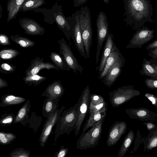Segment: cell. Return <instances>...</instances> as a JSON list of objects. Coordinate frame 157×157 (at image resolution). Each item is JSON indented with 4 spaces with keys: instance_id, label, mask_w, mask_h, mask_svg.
Here are the masks:
<instances>
[{
    "instance_id": "obj_35",
    "label": "cell",
    "mask_w": 157,
    "mask_h": 157,
    "mask_svg": "<svg viewBox=\"0 0 157 157\" xmlns=\"http://www.w3.org/2000/svg\"><path fill=\"white\" fill-rule=\"evenodd\" d=\"M15 116L13 113H6L2 115L0 120V125L5 126L14 123Z\"/></svg>"
},
{
    "instance_id": "obj_3",
    "label": "cell",
    "mask_w": 157,
    "mask_h": 157,
    "mask_svg": "<svg viewBox=\"0 0 157 157\" xmlns=\"http://www.w3.org/2000/svg\"><path fill=\"white\" fill-rule=\"evenodd\" d=\"M103 118L95 124L86 132L82 133L76 143V148L86 150L94 147L99 143L101 136Z\"/></svg>"
},
{
    "instance_id": "obj_13",
    "label": "cell",
    "mask_w": 157,
    "mask_h": 157,
    "mask_svg": "<svg viewBox=\"0 0 157 157\" xmlns=\"http://www.w3.org/2000/svg\"><path fill=\"white\" fill-rule=\"evenodd\" d=\"M129 117L142 121H155L157 120V114L144 108H129L125 109Z\"/></svg>"
},
{
    "instance_id": "obj_15",
    "label": "cell",
    "mask_w": 157,
    "mask_h": 157,
    "mask_svg": "<svg viewBox=\"0 0 157 157\" xmlns=\"http://www.w3.org/2000/svg\"><path fill=\"white\" fill-rule=\"evenodd\" d=\"M125 60L119 49L115 44L107 59L104 69L99 74L98 78L103 79L110 68L115 64Z\"/></svg>"
},
{
    "instance_id": "obj_7",
    "label": "cell",
    "mask_w": 157,
    "mask_h": 157,
    "mask_svg": "<svg viewBox=\"0 0 157 157\" xmlns=\"http://www.w3.org/2000/svg\"><path fill=\"white\" fill-rule=\"evenodd\" d=\"M97 43L95 56V63L97 64L99 61L100 51L104 42L106 39L108 34L109 24L107 17L103 11L98 14L97 20Z\"/></svg>"
},
{
    "instance_id": "obj_40",
    "label": "cell",
    "mask_w": 157,
    "mask_h": 157,
    "mask_svg": "<svg viewBox=\"0 0 157 157\" xmlns=\"http://www.w3.org/2000/svg\"><path fill=\"white\" fill-rule=\"evenodd\" d=\"M144 83L148 88L151 89L157 88V79L151 78H147Z\"/></svg>"
},
{
    "instance_id": "obj_27",
    "label": "cell",
    "mask_w": 157,
    "mask_h": 157,
    "mask_svg": "<svg viewBox=\"0 0 157 157\" xmlns=\"http://www.w3.org/2000/svg\"><path fill=\"white\" fill-rule=\"evenodd\" d=\"M134 137L133 132L130 131L125 136L118 153V157H124L133 142Z\"/></svg>"
},
{
    "instance_id": "obj_10",
    "label": "cell",
    "mask_w": 157,
    "mask_h": 157,
    "mask_svg": "<svg viewBox=\"0 0 157 157\" xmlns=\"http://www.w3.org/2000/svg\"><path fill=\"white\" fill-rule=\"evenodd\" d=\"M154 29H150L146 26L137 30L126 47V48H141L154 37Z\"/></svg>"
},
{
    "instance_id": "obj_36",
    "label": "cell",
    "mask_w": 157,
    "mask_h": 157,
    "mask_svg": "<svg viewBox=\"0 0 157 157\" xmlns=\"http://www.w3.org/2000/svg\"><path fill=\"white\" fill-rule=\"evenodd\" d=\"M30 151L23 148H16L12 151L10 154V157H29Z\"/></svg>"
},
{
    "instance_id": "obj_6",
    "label": "cell",
    "mask_w": 157,
    "mask_h": 157,
    "mask_svg": "<svg viewBox=\"0 0 157 157\" xmlns=\"http://www.w3.org/2000/svg\"><path fill=\"white\" fill-rule=\"evenodd\" d=\"M66 19L72 31L73 40L77 49L81 55L86 58L84 44L81 29L79 20V10H77L71 17Z\"/></svg>"
},
{
    "instance_id": "obj_8",
    "label": "cell",
    "mask_w": 157,
    "mask_h": 157,
    "mask_svg": "<svg viewBox=\"0 0 157 157\" xmlns=\"http://www.w3.org/2000/svg\"><path fill=\"white\" fill-rule=\"evenodd\" d=\"M90 94V88L87 85L82 91L78 101L79 105L77 111L78 118L75 128V136L78 135L82 123L87 113Z\"/></svg>"
},
{
    "instance_id": "obj_50",
    "label": "cell",
    "mask_w": 157,
    "mask_h": 157,
    "mask_svg": "<svg viewBox=\"0 0 157 157\" xmlns=\"http://www.w3.org/2000/svg\"><path fill=\"white\" fill-rule=\"evenodd\" d=\"M2 8L1 6V5L0 6V18L2 17Z\"/></svg>"
},
{
    "instance_id": "obj_19",
    "label": "cell",
    "mask_w": 157,
    "mask_h": 157,
    "mask_svg": "<svg viewBox=\"0 0 157 157\" xmlns=\"http://www.w3.org/2000/svg\"><path fill=\"white\" fill-rule=\"evenodd\" d=\"M64 91L60 82L55 81L48 86L41 96L54 98H59L63 96Z\"/></svg>"
},
{
    "instance_id": "obj_43",
    "label": "cell",
    "mask_w": 157,
    "mask_h": 157,
    "mask_svg": "<svg viewBox=\"0 0 157 157\" xmlns=\"http://www.w3.org/2000/svg\"><path fill=\"white\" fill-rule=\"evenodd\" d=\"M147 55L153 60H157V47L148 50Z\"/></svg>"
},
{
    "instance_id": "obj_14",
    "label": "cell",
    "mask_w": 157,
    "mask_h": 157,
    "mask_svg": "<svg viewBox=\"0 0 157 157\" xmlns=\"http://www.w3.org/2000/svg\"><path fill=\"white\" fill-rule=\"evenodd\" d=\"M43 69L59 70V68L55 64L48 62H45L43 58L36 57L31 60L30 65L25 71V75L37 74Z\"/></svg>"
},
{
    "instance_id": "obj_5",
    "label": "cell",
    "mask_w": 157,
    "mask_h": 157,
    "mask_svg": "<svg viewBox=\"0 0 157 157\" xmlns=\"http://www.w3.org/2000/svg\"><path fill=\"white\" fill-rule=\"evenodd\" d=\"M140 94V92L132 85L123 86L109 93V101L113 107L117 108Z\"/></svg>"
},
{
    "instance_id": "obj_9",
    "label": "cell",
    "mask_w": 157,
    "mask_h": 157,
    "mask_svg": "<svg viewBox=\"0 0 157 157\" xmlns=\"http://www.w3.org/2000/svg\"><path fill=\"white\" fill-rule=\"evenodd\" d=\"M57 41L59 44V54L62 56L71 69L75 73H76L78 71L82 74L84 68L79 63L69 46L63 38L58 40Z\"/></svg>"
},
{
    "instance_id": "obj_28",
    "label": "cell",
    "mask_w": 157,
    "mask_h": 157,
    "mask_svg": "<svg viewBox=\"0 0 157 157\" xmlns=\"http://www.w3.org/2000/svg\"><path fill=\"white\" fill-rule=\"evenodd\" d=\"M30 101L28 100L17 112L14 123L21 122L25 118H28V113L30 111Z\"/></svg>"
},
{
    "instance_id": "obj_4",
    "label": "cell",
    "mask_w": 157,
    "mask_h": 157,
    "mask_svg": "<svg viewBox=\"0 0 157 157\" xmlns=\"http://www.w3.org/2000/svg\"><path fill=\"white\" fill-rule=\"evenodd\" d=\"M79 20L86 58H88L92 44L93 33L90 10L87 6H82L79 10Z\"/></svg>"
},
{
    "instance_id": "obj_12",
    "label": "cell",
    "mask_w": 157,
    "mask_h": 157,
    "mask_svg": "<svg viewBox=\"0 0 157 157\" xmlns=\"http://www.w3.org/2000/svg\"><path fill=\"white\" fill-rule=\"evenodd\" d=\"M127 124L123 121H116L109 129L106 144L108 146H114L119 141L127 130Z\"/></svg>"
},
{
    "instance_id": "obj_25",
    "label": "cell",
    "mask_w": 157,
    "mask_h": 157,
    "mask_svg": "<svg viewBox=\"0 0 157 157\" xmlns=\"http://www.w3.org/2000/svg\"><path fill=\"white\" fill-rule=\"evenodd\" d=\"M26 101V99L22 97L12 94H6L1 98L0 106L5 107L12 105H17Z\"/></svg>"
},
{
    "instance_id": "obj_23",
    "label": "cell",
    "mask_w": 157,
    "mask_h": 157,
    "mask_svg": "<svg viewBox=\"0 0 157 157\" xmlns=\"http://www.w3.org/2000/svg\"><path fill=\"white\" fill-rule=\"evenodd\" d=\"M26 0H8L7 10L8 12L7 21L15 18L22 6Z\"/></svg>"
},
{
    "instance_id": "obj_21",
    "label": "cell",
    "mask_w": 157,
    "mask_h": 157,
    "mask_svg": "<svg viewBox=\"0 0 157 157\" xmlns=\"http://www.w3.org/2000/svg\"><path fill=\"white\" fill-rule=\"evenodd\" d=\"M107 111V105L101 110L90 114L88 119L86 121L83 127L82 133L85 132L100 120L105 118Z\"/></svg>"
},
{
    "instance_id": "obj_24",
    "label": "cell",
    "mask_w": 157,
    "mask_h": 157,
    "mask_svg": "<svg viewBox=\"0 0 157 157\" xmlns=\"http://www.w3.org/2000/svg\"><path fill=\"white\" fill-rule=\"evenodd\" d=\"M59 100V98L47 97L43 106L42 114L44 117L47 118L52 113L58 109Z\"/></svg>"
},
{
    "instance_id": "obj_16",
    "label": "cell",
    "mask_w": 157,
    "mask_h": 157,
    "mask_svg": "<svg viewBox=\"0 0 157 157\" xmlns=\"http://www.w3.org/2000/svg\"><path fill=\"white\" fill-rule=\"evenodd\" d=\"M19 23L26 34L41 36L44 33L45 29L33 19L24 18L20 20Z\"/></svg>"
},
{
    "instance_id": "obj_2",
    "label": "cell",
    "mask_w": 157,
    "mask_h": 157,
    "mask_svg": "<svg viewBox=\"0 0 157 157\" xmlns=\"http://www.w3.org/2000/svg\"><path fill=\"white\" fill-rule=\"evenodd\" d=\"M78 105V102L73 106L64 110L58 119L55 132V142L60 135L64 133L69 135L75 129L77 120Z\"/></svg>"
},
{
    "instance_id": "obj_38",
    "label": "cell",
    "mask_w": 157,
    "mask_h": 157,
    "mask_svg": "<svg viewBox=\"0 0 157 157\" xmlns=\"http://www.w3.org/2000/svg\"><path fill=\"white\" fill-rule=\"evenodd\" d=\"M157 146V131L154 132L152 137L148 140L147 146L148 150H151Z\"/></svg>"
},
{
    "instance_id": "obj_18",
    "label": "cell",
    "mask_w": 157,
    "mask_h": 157,
    "mask_svg": "<svg viewBox=\"0 0 157 157\" xmlns=\"http://www.w3.org/2000/svg\"><path fill=\"white\" fill-rule=\"evenodd\" d=\"M113 38L114 37L112 34L108 33L106 39L100 63L98 67V70L99 74L103 71L107 59L115 44L113 40Z\"/></svg>"
},
{
    "instance_id": "obj_20",
    "label": "cell",
    "mask_w": 157,
    "mask_h": 157,
    "mask_svg": "<svg viewBox=\"0 0 157 157\" xmlns=\"http://www.w3.org/2000/svg\"><path fill=\"white\" fill-rule=\"evenodd\" d=\"M107 105L103 97L96 94H90L89 112L90 114L100 110Z\"/></svg>"
},
{
    "instance_id": "obj_17",
    "label": "cell",
    "mask_w": 157,
    "mask_h": 157,
    "mask_svg": "<svg viewBox=\"0 0 157 157\" xmlns=\"http://www.w3.org/2000/svg\"><path fill=\"white\" fill-rule=\"evenodd\" d=\"M125 62L123 61L117 63L110 68L102 79L105 85L110 87L114 84L120 75Z\"/></svg>"
},
{
    "instance_id": "obj_49",
    "label": "cell",
    "mask_w": 157,
    "mask_h": 157,
    "mask_svg": "<svg viewBox=\"0 0 157 157\" xmlns=\"http://www.w3.org/2000/svg\"><path fill=\"white\" fill-rule=\"evenodd\" d=\"M105 3L108 4L109 2V0H102Z\"/></svg>"
},
{
    "instance_id": "obj_1",
    "label": "cell",
    "mask_w": 157,
    "mask_h": 157,
    "mask_svg": "<svg viewBox=\"0 0 157 157\" xmlns=\"http://www.w3.org/2000/svg\"><path fill=\"white\" fill-rule=\"evenodd\" d=\"M124 21L133 30H138L147 22L152 23L153 9L150 0H124Z\"/></svg>"
},
{
    "instance_id": "obj_44",
    "label": "cell",
    "mask_w": 157,
    "mask_h": 157,
    "mask_svg": "<svg viewBox=\"0 0 157 157\" xmlns=\"http://www.w3.org/2000/svg\"><path fill=\"white\" fill-rule=\"evenodd\" d=\"M89 0H74V7H78L85 3Z\"/></svg>"
},
{
    "instance_id": "obj_45",
    "label": "cell",
    "mask_w": 157,
    "mask_h": 157,
    "mask_svg": "<svg viewBox=\"0 0 157 157\" xmlns=\"http://www.w3.org/2000/svg\"><path fill=\"white\" fill-rule=\"evenodd\" d=\"M157 47V40L148 44L146 47V49L148 51Z\"/></svg>"
},
{
    "instance_id": "obj_26",
    "label": "cell",
    "mask_w": 157,
    "mask_h": 157,
    "mask_svg": "<svg viewBox=\"0 0 157 157\" xmlns=\"http://www.w3.org/2000/svg\"><path fill=\"white\" fill-rule=\"evenodd\" d=\"M151 63V61L144 58L142 65V69L140 71V73L142 75H146L157 79V71Z\"/></svg>"
},
{
    "instance_id": "obj_34",
    "label": "cell",
    "mask_w": 157,
    "mask_h": 157,
    "mask_svg": "<svg viewBox=\"0 0 157 157\" xmlns=\"http://www.w3.org/2000/svg\"><path fill=\"white\" fill-rule=\"evenodd\" d=\"M19 54L18 51L14 49H5L1 51L0 57L3 59H10L15 57Z\"/></svg>"
},
{
    "instance_id": "obj_32",
    "label": "cell",
    "mask_w": 157,
    "mask_h": 157,
    "mask_svg": "<svg viewBox=\"0 0 157 157\" xmlns=\"http://www.w3.org/2000/svg\"><path fill=\"white\" fill-rule=\"evenodd\" d=\"M44 2L45 0H26L22 6L20 11L26 12L39 7Z\"/></svg>"
},
{
    "instance_id": "obj_31",
    "label": "cell",
    "mask_w": 157,
    "mask_h": 157,
    "mask_svg": "<svg viewBox=\"0 0 157 157\" xmlns=\"http://www.w3.org/2000/svg\"><path fill=\"white\" fill-rule=\"evenodd\" d=\"M13 41L23 48L32 47L35 44V42L26 37L21 36L19 35H11L10 36Z\"/></svg>"
},
{
    "instance_id": "obj_30",
    "label": "cell",
    "mask_w": 157,
    "mask_h": 157,
    "mask_svg": "<svg viewBox=\"0 0 157 157\" xmlns=\"http://www.w3.org/2000/svg\"><path fill=\"white\" fill-rule=\"evenodd\" d=\"M47 78L45 77L42 76L37 74L25 75L23 80L25 83L29 86L33 85L36 86L39 85L41 83Z\"/></svg>"
},
{
    "instance_id": "obj_33",
    "label": "cell",
    "mask_w": 157,
    "mask_h": 157,
    "mask_svg": "<svg viewBox=\"0 0 157 157\" xmlns=\"http://www.w3.org/2000/svg\"><path fill=\"white\" fill-rule=\"evenodd\" d=\"M16 138V136L12 133L0 132V143L2 145L10 144Z\"/></svg>"
},
{
    "instance_id": "obj_11",
    "label": "cell",
    "mask_w": 157,
    "mask_h": 157,
    "mask_svg": "<svg viewBox=\"0 0 157 157\" xmlns=\"http://www.w3.org/2000/svg\"><path fill=\"white\" fill-rule=\"evenodd\" d=\"M65 108V106H63L60 109H56L47 118L39 140L41 147L45 146L53 127L56 124Z\"/></svg>"
},
{
    "instance_id": "obj_46",
    "label": "cell",
    "mask_w": 157,
    "mask_h": 157,
    "mask_svg": "<svg viewBox=\"0 0 157 157\" xmlns=\"http://www.w3.org/2000/svg\"><path fill=\"white\" fill-rule=\"evenodd\" d=\"M143 124L146 125L147 129L148 130H151L156 127L155 124L151 122H145Z\"/></svg>"
},
{
    "instance_id": "obj_37",
    "label": "cell",
    "mask_w": 157,
    "mask_h": 157,
    "mask_svg": "<svg viewBox=\"0 0 157 157\" xmlns=\"http://www.w3.org/2000/svg\"><path fill=\"white\" fill-rule=\"evenodd\" d=\"M16 69V66L8 63H4L1 65L0 72L7 74L13 72Z\"/></svg>"
},
{
    "instance_id": "obj_29",
    "label": "cell",
    "mask_w": 157,
    "mask_h": 157,
    "mask_svg": "<svg viewBox=\"0 0 157 157\" xmlns=\"http://www.w3.org/2000/svg\"><path fill=\"white\" fill-rule=\"evenodd\" d=\"M49 58L61 70L67 71L71 70L70 68L60 54L55 52H51Z\"/></svg>"
},
{
    "instance_id": "obj_52",
    "label": "cell",
    "mask_w": 157,
    "mask_h": 157,
    "mask_svg": "<svg viewBox=\"0 0 157 157\" xmlns=\"http://www.w3.org/2000/svg\"><path fill=\"white\" fill-rule=\"evenodd\" d=\"M156 11H157V6L156 7Z\"/></svg>"
},
{
    "instance_id": "obj_41",
    "label": "cell",
    "mask_w": 157,
    "mask_h": 157,
    "mask_svg": "<svg viewBox=\"0 0 157 157\" xmlns=\"http://www.w3.org/2000/svg\"><path fill=\"white\" fill-rule=\"evenodd\" d=\"M0 43L4 46L8 45L10 44L8 37L6 35L1 34L0 36Z\"/></svg>"
},
{
    "instance_id": "obj_48",
    "label": "cell",
    "mask_w": 157,
    "mask_h": 157,
    "mask_svg": "<svg viewBox=\"0 0 157 157\" xmlns=\"http://www.w3.org/2000/svg\"><path fill=\"white\" fill-rule=\"evenodd\" d=\"M151 63V64L152 66L154 67V68L156 70V71H157V64L154 63Z\"/></svg>"
},
{
    "instance_id": "obj_39",
    "label": "cell",
    "mask_w": 157,
    "mask_h": 157,
    "mask_svg": "<svg viewBox=\"0 0 157 157\" xmlns=\"http://www.w3.org/2000/svg\"><path fill=\"white\" fill-rule=\"evenodd\" d=\"M68 148H65L63 145H62L59 150L56 152L54 157H65L68 152Z\"/></svg>"
},
{
    "instance_id": "obj_22",
    "label": "cell",
    "mask_w": 157,
    "mask_h": 157,
    "mask_svg": "<svg viewBox=\"0 0 157 157\" xmlns=\"http://www.w3.org/2000/svg\"><path fill=\"white\" fill-rule=\"evenodd\" d=\"M55 14L56 16L55 20L58 27L63 32L68 40L70 41V37H72V31L62 10L59 11L58 14Z\"/></svg>"
},
{
    "instance_id": "obj_51",
    "label": "cell",
    "mask_w": 157,
    "mask_h": 157,
    "mask_svg": "<svg viewBox=\"0 0 157 157\" xmlns=\"http://www.w3.org/2000/svg\"><path fill=\"white\" fill-rule=\"evenodd\" d=\"M156 98H157V95L156 96Z\"/></svg>"
},
{
    "instance_id": "obj_47",
    "label": "cell",
    "mask_w": 157,
    "mask_h": 157,
    "mask_svg": "<svg viewBox=\"0 0 157 157\" xmlns=\"http://www.w3.org/2000/svg\"><path fill=\"white\" fill-rule=\"evenodd\" d=\"M8 86L7 82L2 78H0V88L7 87Z\"/></svg>"
},
{
    "instance_id": "obj_42",
    "label": "cell",
    "mask_w": 157,
    "mask_h": 157,
    "mask_svg": "<svg viewBox=\"0 0 157 157\" xmlns=\"http://www.w3.org/2000/svg\"><path fill=\"white\" fill-rule=\"evenodd\" d=\"M144 96L151 102L153 105L157 106L156 96L148 93H146Z\"/></svg>"
}]
</instances>
